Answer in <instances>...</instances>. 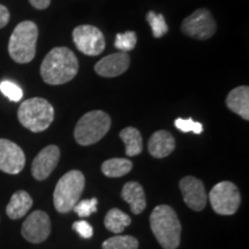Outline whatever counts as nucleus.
<instances>
[{"instance_id":"1","label":"nucleus","mask_w":249,"mask_h":249,"mask_svg":"<svg viewBox=\"0 0 249 249\" xmlns=\"http://www.w3.org/2000/svg\"><path fill=\"white\" fill-rule=\"evenodd\" d=\"M79 67V60L74 52L65 46H59L45 55L40 65V76L48 85H65L76 76Z\"/></svg>"},{"instance_id":"2","label":"nucleus","mask_w":249,"mask_h":249,"mask_svg":"<svg viewBox=\"0 0 249 249\" xmlns=\"http://www.w3.org/2000/svg\"><path fill=\"white\" fill-rule=\"evenodd\" d=\"M150 227L164 249H177L180 245L181 224L170 205H158L150 214Z\"/></svg>"},{"instance_id":"3","label":"nucleus","mask_w":249,"mask_h":249,"mask_svg":"<svg viewBox=\"0 0 249 249\" xmlns=\"http://www.w3.org/2000/svg\"><path fill=\"white\" fill-rule=\"evenodd\" d=\"M38 39V27L33 21L18 23L12 33L8 43V53L18 64H28L35 58Z\"/></svg>"},{"instance_id":"4","label":"nucleus","mask_w":249,"mask_h":249,"mask_svg":"<svg viewBox=\"0 0 249 249\" xmlns=\"http://www.w3.org/2000/svg\"><path fill=\"white\" fill-rule=\"evenodd\" d=\"M20 124L33 133L44 132L54 119V108L46 99L34 97L24 101L18 111Z\"/></svg>"},{"instance_id":"5","label":"nucleus","mask_w":249,"mask_h":249,"mask_svg":"<svg viewBox=\"0 0 249 249\" xmlns=\"http://www.w3.org/2000/svg\"><path fill=\"white\" fill-rule=\"evenodd\" d=\"M86 179L81 171L71 170L62 176L55 186L53 203L58 213H66L73 210L83 193Z\"/></svg>"},{"instance_id":"6","label":"nucleus","mask_w":249,"mask_h":249,"mask_svg":"<svg viewBox=\"0 0 249 249\" xmlns=\"http://www.w3.org/2000/svg\"><path fill=\"white\" fill-rule=\"evenodd\" d=\"M111 127V118L104 111L95 110L86 113L74 130V138L80 145H91L107 135Z\"/></svg>"},{"instance_id":"7","label":"nucleus","mask_w":249,"mask_h":249,"mask_svg":"<svg viewBox=\"0 0 249 249\" xmlns=\"http://www.w3.org/2000/svg\"><path fill=\"white\" fill-rule=\"evenodd\" d=\"M209 200L214 213L223 216H231L240 207L241 195L234 183L231 181H222L214 185L211 189Z\"/></svg>"},{"instance_id":"8","label":"nucleus","mask_w":249,"mask_h":249,"mask_svg":"<svg viewBox=\"0 0 249 249\" xmlns=\"http://www.w3.org/2000/svg\"><path fill=\"white\" fill-rule=\"evenodd\" d=\"M217 23L210 11L205 8L196 9L181 23V31L192 38L207 40L214 35Z\"/></svg>"},{"instance_id":"9","label":"nucleus","mask_w":249,"mask_h":249,"mask_svg":"<svg viewBox=\"0 0 249 249\" xmlns=\"http://www.w3.org/2000/svg\"><path fill=\"white\" fill-rule=\"evenodd\" d=\"M74 44L86 55L101 54L105 49V37L97 27L83 24L73 30Z\"/></svg>"},{"instance_id":"10","label":"nucleus","mask_w":249,"mask_h":249,"mask_svg":"<svg viewBox=\"0 0 249 249\" xmlns=\"http://www.w3.org/2000/svg\"><path fill=\"white\" fill-rule=\"evenodd\" d=\"M51 233V222L44 211L36 210L26 218L21 227V234L31 244H40L49 238Z\"/></svg>"},{"instance_id":"11","label":"nucleus","mask_w":249,"mask_h":249,"mask_svg":"<svg viewBox=\"0 0 249 249\" xmlns=\"http://www.w3.org/2000/svg\"><path fill=\"white\" fill-rule=\"evenodd\" d=\"M26 165V156L17 143L0 139V171L8 174H18Z\"/></svg>"},{"instance_id":"12","label":"nucleus","mask_w":249,"mask_h":249,"mask_svg":"<svg viewBox=\"0 0 249 249\" xmlns=\"http://www.w3.org/2000/svg\"><path fill=\"white\" fill-rule=\"evenodd\" d=\"M60 160V150L57 145L51 144L43 148L31 164V173L33 177L38 181L49 178V176L53 172Z\"/></svg>"},{"instance_id":"13","label":"nucleus","mask_w":249,"mask_h":249,"mask_svg":"<svg viewBox=\"0 0 249 249\" xmlns=\"http://www.w3.org/2000/svg\"><path fill=\"white\" fill-rule=\"evenodd\" d=\"M180 191L185 203L194 211H201L207 204V192L200 179L188 176L180 180Z\"/></svg>"},{"instance_id":"14","label":"nucleus","mask_w":249,"mask_h":249,"mask_svg":"<svg viewBox=\"0 0 249 249\" xmlns=\"http://www.w3.org/2000/svg\"><path fill=\"white\" fill-rule=\"evenodd\" d=\"M130 58L126 52L108 54L95 65V71L103 77H116L129 68Z\"/></svg>"},{"instance_id":"15","label":"nucleus","mask_w":249,"mask_h":249,"mask_svg":"<svg viewBox=\"0 0 249 249\" xmlns=\"http://www.w3.org/2000/svg\"><path fill=\"white\" fill-rule=\"evenodd\" d=\"M176 149V140L167 130H157L151 135L148 143V150L152 157L164 158L172 154Z\"/></svg>"},{"instance_id":"16","label":"nucleus","mask_w":249,"mask_h":249,"mask_svg":"<svg viewBox=\"0 0 249 249\" xmlns=\"http://www.w3.org/2000/svg\"><path fill=\"white\" fill-rule=\"evenodd\" d=\"M226 105L242 119L249 120V88L247 86L236 87L226 97Z\"/></svg>"},{"instance_id":"17","label":"nucleus","mask_w":249,"mask_h":249,"mask_svg":"<svg viewBox=\"0 0 249 249\" xmlns=\"http://www.w3.org/2000/svg\"><path fill=\"white\" fill-rule=\"evenodd\" d=\"M121 197L129 204L133 213L139 214L143 213L147 207V200L143 191V187L139 182L129 181L123 187Z\"/></svg>"},{"instance_id":"18","label":"nucleus","mask_w":249,"mask_h":249,"mask_svg":"<svg viewBox=\"0 0 249 249\" xmlns=\"http://www.w3.org/2000/svg\"><path fill=\"white\" fill-rule=\"evenodd\" d=\"M33 207V198L26 191H18L12 195L11 201L6 207V213L11 219H20L24 217Z\"/></svg>"},{"instance_id":"19","label":"nucleus","mask_w":249,"mask_h":249,"mask_svg":"<svg viewBox=\"0 0 249 249\" xmlns=\"http://www.w3.org/2000/svg\"><path fill=\"white\" fill-rule=\"evenodd\" d=\"M119 136L124 143L127 156L134 157V156L141 154L143 150V142L142 135L139 129L134 128V127H126L121 130Z\"/></svg>"},{"instance_id":"20","label":"nucleus","mask_w":249,"mask_h":249,"mask_svg":"<svg viewBox=\"0 0 249 249\" xmlns=\"http://www.w3.org/2000/svg\"><path fill=\"white\" fill-rule=\"evenodd\" d=\"M133 169V163L126 158H112L102 164V172L108 178H120Z\"/></svg>"},{"instance_id":"21","label":"nucleus","mask_w":249,"mask_h":249,"mask_svg":"<svg viewBox=\"0 0 249 249\" xmlns=\"http://www.w3.org/2000/svg\"><path fill=\"white\" fill-rule=\"evenodd\" d=\"M130 223H132V219H130L128 214L123 213L117 208L108 211L104 219L105 227L108 231L116 233V234L123 232L127 226L130 225Z\"/></svg>"},{"instance_id":"22","label":"nucleus","mask_w":249,"mask_h":249,"mask_svg":"<svg viewBox=\"0 0 249 249\" xmlns=\"http://www.w3.org/2000/svg\"><path fill=\"white\" fill-rule=\"evenodd\" d=\"M103 249H138L139 241L130 235H116L103 242Z\"/></svg>"},{"instance_id":"23","label":"nucleus","mask_w":249,"mask_h":249,"mask_svg":"<svg viewBox=\"0 0 249 249\" xmlns=\"http://www.w3.org/2000/svg\"><path fill=\"white\" fill-rule=\"evenodd\" d=\"M147 21L150 24L152 34L156 38H160L169 31V26L165 22V18L161 14H156L155 12L150 11L147 14Z\"/></svg>"},{"instance_id":"24","label":"nucleus","mask_w":249,"mask_h":249,"mask_svg":"<svg viewBox=\"0 0 249 249\" xmlns=\"http://www.w3.org/2000/svg\"><path fill=\"white\" fill-rule=\"evenodd\" d=\"M136 34L134 31H126L124 34H118L116 37V42H114V45L116 48L119 50L120 52H129L134 50L136 45Z\"/></svg>"},{"instance_id":"25","label":"nucleus","mask_w":249,"mask_h":249,"mask_svg":"<svg viewBox=\"0 0 249 249\" xmlns=\"http://www.w3.org/2000/svg\"><path fill=\"white\" fill-rule=\"evenodd\" d=\"M0 91L12 102H18L23 97L22 89L18 85H15L14 82H12V81H1L0 82Z\"/></svg>"},{"instance_id":"26","label":"nucleus","mask_w":249,"mask_h":249,"mask_svg":"<svg viewBox=\"0 0 249 249\" xmlns=\"http://www.w3.org/2000/svg\"><path fill=\"white\" fill-rule=\"evenodd\" d=\"M97 198H90V200H83L79 201L73 208V210L77 213V216L81 218L89 217L90 214L97 211Z\"/></svg>"},{"instance_id":"27","label":"nucleus","mask_w":249,"mask_h":249,"mask_svg":"<svg viewBox=\"0 0 249 249\" xmlns=\"http://www.w3.org/2000/svg\"><path fill=\"white\" fill-rule=\"evenodd\" d=\"M174 124L179 130H181L183 133L193 132L195 134H201L203 132V126L200 123H195L194 120L191 119H181V118H178L174 121Z\"/></svg>"},{"instance_id":"28","label":"nucleus","mask_w":249,"mask_h":249,"mask_svg":"<svg viewBox=\"0 0 249 249\" xmlns=\"http://www.w3.org/2000/svg\"><path fill=\"white\" fill-rule=\"evenodd\" d=\"M73 230L76 231L79 234L85 239L91 238L93 234V229L88 222L86 220H80V222H75L73 224Z\"/></svg>"},{"instance_id":"29","label":"nucleus","mask_w":249,"mask_h":249,"mask_svg":"<svg viewBox=\"0 0 249 249\" xmlns=\"http://www.w3.org/2000/svg\"><path fill=\"white\" fill-rule=\"evenodd\" d=\"M9 18H11V15H9L7 7L4 5H0V29L7 26L9 22Z\"/></svg>"},{"instance_id":"30","label":"nucleus","mask_w":249,"mask_h":249,"mask_svg":"<svg viewBox=\"0 0 249 249\" xmlns=\"http://www.w3.org/2000/svg\"><path fill=\"white\" fill-rule=\"evenodd\" d=\"M30 5L36 9H46L51 4V0H29Z\"/></svg>"}]
</instances>
